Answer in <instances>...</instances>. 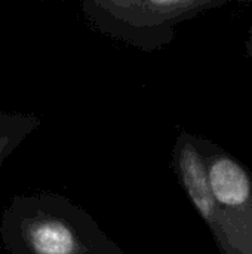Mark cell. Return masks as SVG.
Segmentation results:
<instances>
[{"instance_id": "cell-4", "label": "cell", "mask_w": 252, "mask_h": 254, "mask_svg": "<svg viewBox=\"0 0 252 254\" xmlns=\"http://www.w3.org/2000/svg\"><path fill=\"white\" fill-rule=\"evenodd\" d=\"M171 165L190 204L203 223L211 228L215 220V199L205 158L196 143V134L187 131L178 134L172 147Z\"/></svg>"}, {"instance_id": "cell-1", "label": "cell", "mask_w": 252, "mask_h": 254, "mask_svg": "<svg viewBox=\"0 0 252 254\" xmlns=\"http://www.w3.org/2000/svg\"><path fill=\"white\" fill-rule=\"evenodd\" d=\"M7 254H125L80 205L55 192L13 195L0 216Z\"/></svg>"}, {"instance_id": "cell-6", "label": "cell", "mask_w": 252, "mask_h": 254, "mask_svg": "<svg viewBox=\"0 0 252 254\" xmlns=\"http://www.w3.org/2000/svg\"><path fill=\"white\" fill-rule=\"evenodd\" d=\"M245 55L248 58H252V25L250 27L247 33V39H245Z\"/></svg>"}, {"instance_id": "cell-2", "label": "cell", "mask_w": 252, "mask_h": 254, "mask_svg": "<svg viewBox=\"0 0 252 254\" xmlns=\"http://www.w3.org/2000/svg\"><path fill=\"white\" fill-rule=\"evenodd\" d=\"M241 0H83L82 15L95 31L144 52L165 49L175 28Z\"/></svg>"}, {"instance_id": "cell-3", "label": "cell", "mask_w": 252, "mask_h": 254, "mask_svg": "<svg viewBox=\"0 0 252 254\" xmlns=\"http://www.w3.org/2000/svg\"><path fill=\"white\" fill-rule=\"evenodd\" d=\"M205 158L215 220L209 228L220 254H252V173L217 143L196 135Z\"/></svg>"}, {"instance_id": "cell-5", "label": "cell", "mask_w": 252, "mask_h": 254, "mask_svg": "<svg viewBox=\"0 0 252 254\" xmlns=\"http://www.w3.org/2000/svg\"><path fill=\"white\" fill-rule=\"evenodd\" d=\"M42 125V119L30 113L0 112V170L7 158Z\"/></svg>"}]
</instances>
